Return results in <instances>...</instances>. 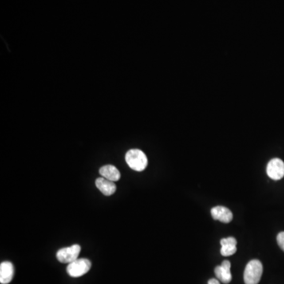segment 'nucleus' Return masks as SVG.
I'll use <instances>...</instances> for the list:
<instances>
[{"mask_svg":"<svg viewBox=\"0 0 284 284\" xmlns=\"http://www.w3.org/2000/svg\"><path fill=\"white\" fill-rule=\"evenodd\" d=\"M263 273V265L258 260H252L244 271V281L246 284H258Z\"/></svg>","mask_w":284,"mask_h":284,"instance_id":"2","label":"nucleus"},{"mask_svg":"<svg viewBox=\"0 0 284 284\" xmlns=\"http://www.w3.org/2000/svg\"><path fill=\"white\" fill-rule=\"evenodd\" d=\"M237 245H224L221 247L220 253L224 257H229L235 254L237 251Z\"/></svg>","mask_w":284,"mask_h":284,"instance_id":"11","label":"nucleus"},{"mask_svg":"<svg viewBox=\"0 0 284 284\" xmlns=\"http://www.w3.org/2000/svg\"><path fill=\"white\" fill-rule=\"evenodd\" d=\"M92 267V263L91 261L85 258H81V259L75 260L73 262H71L68 265L67 268V272H68L69 276L71 277H82L84 275L86 274L88 271L90 270Z\"/></svg>","mask_w":284,"mask_h":284,"instance_id":"3","label":"nucleus"},{"mask_svg":"<svg viewBox=\"0 0 284 284\" xmlns=\"http://www.w3.org/2000/svg\"><path fill=\"white\" fill-rule=\"evenodd\" d=\"M277 243H278L280 247L284 251V231L280 233V234L277 235Z\"/></svg>","mask_w":284,"mask_h":284,"instance_id":"13","label":"nucleus"},{"mask_svg":"<svg viewBox=\"0 0 284 284\" xmlns=\"http://www.w3.org/2000/svg\"><path fill=\"white\" fill-rule=\"evenodd\" d=\"M100 175L105 179H108V180L112 181V182H117L121 177L117 167L111 165V164L102 167L100 169Z\"/></svg>","mask_w":284,"mask_h":284,"instance_id":"10","label":"nucleus"},{"mask_svg":"<svg viewBox=\"0 0 284 284\" xmlns=\"http://www.w3.org/2000/svg\"><path fill=\"white\" fill-rule=\"evenodd\" d=\"M220 244L221 246H224V245H237V241L233 237H229V238L221 239Z\"/></svg>","mask_w":284,"mask_h":284,"instance_id":"12","label":"nucleus"},{"mask_svg":"<svg viewBox=\"0 0 284 284\" xmlns=\"http://www.w3.org/2000/svg\"><path fill=\"white\" fill-rule=\"evenodd\" d=\"M14 265L10 261H4L0 265V283L8 284L11 282L14 277Z\"/></svg>","mask_w":284,"mask_h":284,"instance_id":"8","label":"nucleus"},{"mask_svg":"<svg viewBox=\"0 0 284 284\" xmlns=\"http://www.w3.org/2000/svg\"><path fill=\"white\" fill-rule=\"evenodd\" d=\"M126 162L131 169L142 171L148 165V159L142 150L131 149L126 154Z\"/></svg>","mask_w":284,"mask_h":284,"instance_id":"1","label":"nucleus"},{"mask_svg":"<svg viewBox=\"0 0 284 284\" xmlns=\"http://www.w3.org/2000/svg\"><path fill=\"white\" fill-rule=\"evenodd\" d=\"M267 174L273 180H281L284 177V162L279 158L271 159L267 165Z\"/></svg>","mask_w":284,"mask_h":284,"instance_id":"5","label":"nucleus"},{"mask_svg":"<svg viewBox=\"0 0 284 284\" xmlns=\"http://www.w3.org/2000/svg\"><path fill=\"white\" fill-rule=\"evenodd\" d=\"M81 252V246L79 245H73L69 247L60 249L56 254L58 261L61 263L70 264L78 258Z\"/></svg>","mask_w":284,"mask_h":284,"instance_id":"4","label":"nucleus"},{"mask_svg":"<svg viewBox=\"0 0 284 284\" xmlns=\"http://www.w3.org/2000/svg\"><path fill=\"white\" fill-rule=\"evenodd\" d=\"M96 186L102 194L105 196H111L116 191V185L115 182L108 180L104 177H100L96 180Z\"/></svg>","mask_w":284,"mask_h":284,"instance_id":"9","label":"nucleus"},{"mask_svg":"<svg viewBox=\"0 0 284 284\" xmlns=\"http://www.w3.org/2000/svg\"><path fill=\"white\" fill-rule=\"evenodd\" d=\"M215 274L217 279L223 284H227L232 280L230 273V263L229 261H223L222 265L215 269Z\"/></svg>","mask_w":284,"mask_h":284,"instance_id":"7","label":"nucleus"},{"mask_svg":"<svg viewBox=\"0 0 284 284\" xmlns=\"http://www.w3.org/2000/svg\"><path fill=\"white\" fill-rule=\"evenodd\" d=\"M211 214L213 219L220 221L222 223H230L233 219V214L231 211L223 206H216V207L213 208Z\"/></svg>","mask_w":284,"mask_h":284,"instance_id":"6","label":"nucleus"},{"mask_svg":"<svg viewBox=\"0 0 284 284\" xmlns=\"http://www.w3.org/2000/svg\"><path fill=\"white\" fill-rule=\"evenodd\" d=\"M208 284H219V281L216 280V279H211L209 281Z\"/></svg>","mask_w":284,"mask_h":284,"instance_id":"14","label":"nucleus"}]
</instances>
